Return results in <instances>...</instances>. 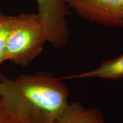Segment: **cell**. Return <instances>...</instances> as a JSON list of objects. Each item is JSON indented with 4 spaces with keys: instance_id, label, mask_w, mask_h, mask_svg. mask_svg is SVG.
<instances>
[{
    "instance_id": "obj_1",
    "label": "cell",
    "mask_w": 123,
    "mask_h": 123,
    "mask_svg": "<svg viewBox=\"0 0 123 123\" xmlns=\"http://www.w3.org/2000/svg\"><path fill=\"white\" fill-rule=\"evenodd\" d=\"M68 92L61 79L46 73L0 81V95L17 123H56L68 107Z\"/></svg>"
},
{
    "instance_id": "obj_2",
    "label": "cell",
    "mask_w": 123,
    "mask_h": 123,
    "mask_svg": "<svg viewBox=\"0 0 123 123\" xmlns=\"http://www.w3.org/2000/svg\"><path fill=\"white\" fill-rule=\"evenodd\" d=\"M46 42L38 14L12 16V25L5 50L6 61L28 66L42 52Z\"/></svg>"
},
{
    "instance_id": "obj_3",
    "label": "cell",
    "mask_w": 123,
    "mask_h": 123,
    "mask_svg": "<svg viewBox=\"0 0 123 123\" xmlns=\"http://www.w3.org/2000/svg\"><path fill=\"white\" fill-rule=\"evenodd\" d=\"M46 42L55 47H64L70 37L67 17L70 8L66 0H35Z\"/></svg>"
},
{
    "instance_id": "obj_4",
    "label": "cell",
    "mask_w": 123,
    "mask_h": 123,
    "mask_svg": "<svg viewBox=\"0 0 123 123\" xmlns=\"http://www.w3.org/2000/svg\"><path fill=\"white\" fill-rule=\"evenodd\" d=\"M81 17L108 27H123V0H66Z\"/></svg>"
},
{
    "instance_id": "obj_5",
    "label": "cell",
    "mask_w": 123,
    "mask_h": 123,
    "mask_svg": "<svg viewBox=\"0 0 123 123\" xmlns=\"http://www.w3.org/2000/svg\"><path fill=\"white\" fill-rule=\"evenodd\" d=\"M56 123H105V121L99 110L85 108L75 101L68 104Z\"/></svg>"
},
{
    "instance_id": "obj_6",
    "label": "cell",
    "mask_w": 123,
    "mask_h": 123,
    "mask_svg": "<svg viewBox=\"0 0 123 123\" xmlns=\"http://www.w3.org/2000/svg\"><path fill=\"white\" fill-rule=\"evenodd\" d=\"M97 78L104 79H119L123 78V54L114 59L101 63L96 68L66 77V79Z\"/></svg>"
},
{
    "instance_id": "obj_7",
    "label": "cell",
    "mask_w": 123,
    "mask_h": 123,
    "mask_svg": "<svg viewBox=\"0 0 123 123\" xmlns=\"http://www.w3.org/2000/svg\"><path fill=\"white\" fill-rule=\"evenodd\" d=\"M12 25V16L5 15L0 11V66L6 61L5 50Z\"/></svg>"
},
{
    "instance_id": "obj_8",
    "label": "cell",
    "mask_w": 123,
    "mask_h": 123,
    "mask_svg": "<svg viewBox=\"0 0 123 123\" xmlns=\"http://www.w3.org/2000/svg\"><path fill=\"white\" fill-rule=\"evenodd\" d=\"M0 123H17L0 95Z\"/></svg>"
},
{
    "instance_id": "obj_9",
    "label": "cell",
    "mask_w": 123,
    "mask_h": 123,
    "mask_svg": "<svg viewBox=\"0 0 123 123\" xmlns=\"http://www.w3.org/2000/svg\"><path fill=\"white\" fill-rule=\"evenodd\" d=\"M1 78H2V76H1V75H0V81H1Z\"/></svg>"
}]
</instances>
